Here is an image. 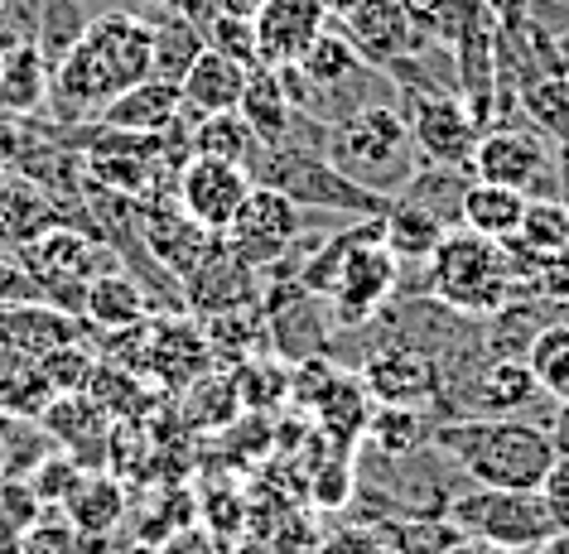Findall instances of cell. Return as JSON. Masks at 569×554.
I'll use <instances>...</instances> for the list:
<instances>
[{"instance_id":"cell-47","label":"cell","mask_w":569,"mask_h":554,"mask_svg":"<svg viewBox=\"0 0 569 554\" xmlns=\"http://www.w3.org/2000/svg\"><path fill=\"white\" fill-rule=\"evenodd\" d=\"M0 304H39V285L24 275V265L0 261Z\"/></svg>"},{"instance_id":"cell-2","label":"cell","mask_w":569,"mask_h":554,"mask_svg":"<svg viewBox=\"0 0 569 554\" xmlns=\"http://www.w3.org/2000/svg\"><path fill=\"white\" fill-rule=\"evenodd\" d=\"M430 444L473 482V487L536 492L555 463V444L536 420L517 415H468L439 420Z\"/></svg>"},{"instance_id":"cell-26","label":"cell","mask_w":569,"mask_h":554,"mask_svg":"<svg viewBox=\"0 0 569 554\" xmlns=\"http://www.w3.org/2000/svg\"><path fill=\"white\" fill-rule=\"evenodd\" d=\"M445 232L449 226L445 222H435L430 212H420V208H410V203H396L387 208V218H381V246H387L396 261H416V265H425L435 255V246L445 241Z\"/></svg>"},{"instance_id":"cell-37","label":"cell","mask_w":569,"mask_h":554,"mask_svg":"<svg viewBox=\"0 0 569 554\" xmlns=\"http://www.w3.org/2000/svg\"><path fill=\"white\" fill-rule=\"evenodd\" d=\"M198 506H203V531H212L227 545V540H237L241 531H247V496H241L237 487H212L198 496Z\"/></svg>"},{"instance_id":"cell-12","label":"cell","mask_w":569,"mask_h":554,"mask_svg":"<svg viewBox=\"0 0 569 554\" xmlns=\"http://www.w3.org/2000/svg\"><path fill=\"white\" fill-rule=\"evenodd\" d=\"M362 391L372 395L377 405H416V410H439V366L435 357H425L420 347L406 343H381L372 357H362Z\"/></svg>"},{"instance_id":"cell-7","label":"cell","mask_w":569,"mask_h":554,"mask_svg":"<svg viewBox=\"0 0 569 554\" xmlns=\"http://www.w3.org/2000/svg\"><path fill=\"white\" fill-rule=\"evenodd\" d=\"M473 179L507 183L526 198H560V174H555V145L536 131L531 121L521 125H488L473 150Z\"/></svg>"},{"instance_id":"cell-39","label":"cell","mask_w":569,"mask_h":554,"mask_svg":"<svg viewBox=\"0 0 569 554\" xmlns=\"http://www.w3.org/2000/svg\"><path fill=\"white\" fill-rule=\"evenodd\" d=\"M203 39H208V49L227 53V59L241 63V68L261 63V59H256V30H251V20H237V16H222V10H218V16L208 20Z\"/></svg>"},{"instance_id":"cell-15","label":"cell","mask_w":569,"mask_h":554,"mask_svg":"<svg viewBox=\"0 0 569 554\" xmlns=\"http://www.w3.org/2000/svg\"><path fill=\"white\" fill-rule=\"evenodd\" d=\"M550 395L536 386L526 357H492L473 376V386L463 395V415H517L526 420L536 405H546Z\"/></svg>"},{"instance_id":"cell-28","label":"cell","mask_w":569,"mask_h":554,"mask_svg":"<svg viewBox=\"0 0 569 554\" xmlns=\"http://www.w3.org/2000/svg\"><path fill=\"white\" fill-rule=\"evenodd\" d=\"M261 140L251 135V125L241 121V111H218V117H198L193 131H189V160H227V164H241L256 154Z\"/></svg>"},{"instance_id":"cell-33","label":"cell","mask_w":569,"mask_h":554,"mask_svg":"<svg viewBox=\"0 0 569 554\" xmlns=\"http://www.w3.org/2000/svg\"><path fill=\"white\" fill-rule=\"evenodd\" d=\"M92 24L82 0H39V24H34V44L49 63H59L68 49L82 39V30Z\"/></svg>"},{"instance_id":"cell-22","label":"cell","mask_w":569,"mask_h":554,"mask_svg":"<svg viewBox=\"0 0 569 554\" xmlns=\"http://www.w3.org/2000/svg\"><path fill=\"white\" fill-rule=\"evenodd\" d=\"M473 183V169H459V164H420L410 183L396 198L420 212H430L435 222H445L449 232L463 222V193Z\"/></svg>"},{"instance_id":"cell-16","label":"cell","mask_w":569,"mask_h":554,"mask_svg":"<svg viewBox=\"0 0 569 554\" xmlns=\"http://www.w3.org/2000/svg\"><path fill=\"white\" fill-rule=\"evenodd\" d=\"M179 117H183V97L174 82L146 78V82H136V88H126L111 107H102L97 125H107V131H131V135H164Z\"/></svg>"},{"instance_id":"cell-41","label":"cell","mask_w":569,"mask_h":554,"mask_svg":"<svg viewBox=\"0 0 569 554\" xmlns=\"http://www.w3.org/2000/svg\"><path fill=\"white\" fill-rule=\"evenodd\" d=\"M44 511L49 506L39 502V492L30 487V477H0V516H6V521H16V525L30 531Z\"/></svg>"},{"instance_id":"cell-55","label":"cell","mask_w":569,"mask_h":554,"mask_svg":"<svg viewBox=\"0 0 569 554\" xmlns=\"http://www.w3.org/2000/svg\"><path fill=\"white\" fill-rule=\"evenodd\" d=\"M117 554H160V550H154V545H140V540H131V545H121Z\"/></svg>"},{"instance_id":"cell-27","label":"cell","mask_w":569,"mask_h":554,"mask_svg":"<svg viewBox=\"0 0 569 554\" xmlns=\"http://www.w3.org/2000/svg\"><path fill=\"white\" fill-rule=\"evenodd\" d=\"M208 49L203 30L183 16H154V44H150V78L160 82H183V73L193 68V59Z\"/></svg>"},{"instance_id":"cell-3","label":"cell","mask_w":569,"mask_h":554,"mask_svg":"<svg viewBox=\"0 0 569 554\" xmlns=\"http://www.w3.org/2000/svg\"><path fill=\"white\" fill-rule=\"evenodd\" d=\"M420 294L459 309L468 319H488L492 309H502L511 300H521L517 270H511V255L502 241H488L478 232H445V241L435 246V255L425 261V280Z\"/></svg>"},{"instance_id":"cell-14","label":"cell","mask_w":569,"mask_h":554,"mask_svg":"<svg viewBox=\"0 0 569 554\" xmlns=\"http://www.w3.org/2000/svg\"><path fill=\"white\" fill-rule=\"evenodd\" d=\"M323 24H329V6L323 0H266L261 16L251 20L256 59L270 68L295 63L323 34Z\"/></svg>"},{"instance_id":"cell-13","label":"cell","mask_w":569,"mask_h":554,"mask_svg":"<svg viewBox=\"0 0 569 554\" xmlns=\"http://www.w3.org/2000/svg\"><path fill=\"white\" fill-rule=\"evenodd\" d=\"M183 294L198 314H227V309H247L261 300V270L247 265L241 255L218 236L212 251L198 261V270L183 280Z\"/></svg>"},{"instance_id":"cell-44","label":"cell","mask_w":569,"mask_h":554,"mask_svg":"<svg viewBox=\"0 0 569 554\" xmlns=\"http://www.w3.org/2000/svg\"><path fill=\"white\" fill-rule=\"evenodd\" d=\"M536 496L546 502L555 531H569V459H555V463H550V473L540 477Z\"/></svg>"},{"instance_id":"cell-24","label":"cell","mask_w":569,"mask_h":554,"mask_svg":"<svg viewBox=\"0 0 569 554\" xmlns=\"http://www.w3.org/2000/svg\"><path fill=\"white\" fill-rule=\"evenodd\" d=\"M526 218V193L507 189V183H482L473 179L463 193V226L488 241H511L521 232Z\"/></svg>"},{"instance_id":"cell-49","label":"cell","mask_w":569,"mask_h":554,"mask_svg":"<svg viewBox=\"0 0 569 554\" xmlns=\"http://www.w3.org/2000/svg\"><path fill=\"white\" fill-rule=\"evenodd\" d=\"M0 554H24V525L0 516Z\"/></svg>"},{"instance_id":"cell-36","label":"cell","mask_w":569,"mask_h":554,"mask_svg":"<svg viewBox=\"0 0 569 554\" xmlns=\"http://www.w3.org/2000/svg\"><path fill=\"white\" fill-rule=\"evenodd\" d=\"M305 487H309V502H315L319 511H343L352 502V492H358V463L348 459V449L323 453Z\"/></svg>"},{"instance_id":"cell-53","label":"cell","mask_w":569,"mask_h":554,"mask_svg":"<svg viewBox=\"0 0 569 554\" xmlns=\"http://www.w3.org/2000/svg\"><path fill=\"white\" fill-rule=\"evenodd\" d=\"M323 6H329V20H343V16H352V10L372 6V0H323Z\"/></svg>"},{"instance_id":"cell-17","label":"cell","mask_w":569,"mask_h":554,"mask_svg":"<svg viewBox=\"0 0 569 554\" xmlns=\"http://www.w3.org/2000/svg\"><path fill=\"white\" fill-rule=\"evenodd\" d=\"M241 88H247V68L232 63L218 49H203L189 73H183L179 97L189 117H218V111H237Z\"/></svg>"},{"instance_id":"cell-21","label":"cell","mask_w":569,"mask_h":554,"mask_svg":"<svg viewBox=\"0 0 569 554\" xmlns=\"http://www.w3.org/2000/svg\"><path fill=\"white\" fill-rule=\"evenodd\" d=\"M82 314H88L102 333H121L150 319V294L136 285L126 270H102V275L82 294Z\"/></svg>"},{"instance_id":"cell-52","label":"cell","mask_w":569,"mask_h":554,"mask_svg":"<svg viewBox=\"0 0 569 554\" xmlns=\"http://www.w3.org/2000/svg\"><path fill=\"white\" fill-rule=\"evenodd\" d=\"M531 554H569V531H550Z\"/></svg>"},{"instance_id":"cell-6","label":"cell","mask_w":569,"mask_h":554,"mask_svg":"<svg viewBox=\"0 0 569 554\" xmlns=\"http://www.w3.org/2000/svg\"><path fill=\"white\" fill-rule=\"evenodd\" d=\"M449 521L459 525L468 540H482V545L497 550H536L555 525L550 511L536 492H502V487H468L449 502Z\"/></svg>"},{"instance_id":"cell-30","label":"cell","mask_w":569,"mask_h":554,"mask_svg":"<svg viewBox=\"0 0 569 554\" xmlns=\"http://www.w3.org/2000/svg\"><path fill=\"white\" fill-rule=\"evenodd\" d=\"M517 102L526 111V121H531L550 145H565L569 140V82L565 78H546V73L521 78Z\"/></svg>"},{"instance_id":"cell-54","label":"cell","mask_w":569,"mask_h":554,"mask_svg":"<svg viewBox=\"0 0 569 554\" xmlns=\"http://www.w3.org/2000/svg\"><path fill=\"white\" fill-rule=\"evenodd\" d=\"M449 554H517V550H497V545H482V540H463V545L449 550Z\"/></svg>"},{"instance_id":"cell-48","label":"cell","mask_w":569,"mask_h":554,"mask_svg":"<svg viewBox=\"0 0 569 554\" xmlns=\"http://www.w3.org/2000/svg\"><path fill=\"white\" fill-rule=\"evenodd\" d=\"M546 434L555 444V459H569V401H555L550 420H546Z\"/></svg>"},{"instance_id":"cell-51","label":"cell","mask_w":569,"mask_h":554,"mask_svg":"<svg viewBox=\"0 0 569 554\" xmlns=\"http://www.w3.org/2000/svg\"><path fill=\"white\" fill-rule=\"evenodd\" d=\"M555 174H560V203H569V140L555 145Z\"/></svg>"},{"instance_id":"cell-4","label":"cell","mask_w":569,"mask_h":554,"mask_svg":"<svg viewBox=\"0 0 569 554\" xmlns=\"http://www.w3.org/2000/svg\"><path fill=\"white\" fill-rule=\"evenodd\" d=\"M323 160H329L338 174H348L352 183H362L367 193L391 198V203L410 183V174L425 164L416 140H410L401 107H367L358 117L329 125Z\"/></svg>"},{"instance_id":"cell-43","label":"cell","mask_w":569,"mask_h":554,"mask_svg":"<svg viewBox=\"0 0 569 554\" xmlns=\"http://www.w3.org/2000/svg\"><path fill=\"white\" fill-rule=\"evenodd\" d=\"M540 300H550L555 309H569V246L565 251H550L540 255L536 265V285H531Z\"/></svg>"},{"instance_id":"cell-35","label":"cell","mask_w":569,"mask_h":554,"mask_svg":"<svg viewBox=\"0 0 569 554\" xmlns=\"http://www.w3.org/2000/svg\"><path fill=\"white\" fill-rule=\"evenodd\" d=\"M517 241L540 255L565 251L569 246V203H560V198H526V218H521Z\"/></svg>"},{"instance_id":"cell-56","label":"cell","mask_w":569,"mask_h":554,"mask_svg":"<svg viewBox=\"0 0 569 554\" xmlns=\"http://www.w3.org/2000/svg\"><path fill=\"white\" fill-rule=\"evenodd\" d=\"M406 6H410V10H420V6H435V0H406Z\"/></svg>"},{"instance_id":"cell-10","label":"cell","mask_w":569,"mask_h":554,"mask_svg":"<svg viewBox=\"0 0 569 554\" xmlns=\"http://www.w3.org/2000/svg\"><path fill=\"white\" fill-rule=\"evenodd\" d=\"M401 117L410 125V140H416L425 164H459V169L473 164L482 125H478L473 111H468L463 97H453V92H445V97H406Z\"/></svg>"},{"instance_id":"cell-46","label":"cell","mask_w":569,"mask_h":554,"mask_svg":"<svg viewBox=\"0 0 569 554\" xmlns=\"http://www.w3.org/2000/svg\"><path fill=\"white\" fill-rule=\"evenodd\" d=\"M160 554H227V545L212 531H203V525H183V531L164 540Z\"/></svg>"},{"instance_id":"cell-29","label":"cell","mask_w":569,"mask_h":554,"mask_svg":"<svg viewBox=\"0 0 569 554\" xmlns=\"http://www.w3.org/2000/svg\"><path fill=\"white\" fill-rule=\"evenodd\" d=\"M0 343L20 347V352H53V347H73V323L59 319L44 304H16L0 314Z\"/></svg>"},{"instance_id":"cell-32","label":"cell","mask_w":569,"mask_h":554,"mask_svg":"<svg viewBox=\"0 0 569 554\" xmlns=\"http://www.w3.org/2000/svg\"><path fill=\"white\" fill-rule=\"evenodd\" d=\"M526 366L550 401H569V309L526 347Z\"/></svg>"},{"instance_id":"cell-34","label":"cell","mask_w":569,"mask_h":554,"mask_svg":"<svg viewBox=\"0 0 569 554\" xmlns=\"http://www.w3.org/2000/svg\"><path fill=\"white\" fill-rule=\"evenodd\" d=\"M183 410H189V424H198V430H212V424L227 430L237 415H247V410H241V395H237V376L227 372V366L222 372H208L203 381H198Z\"/></svg>"},{"instance_id":"cell-11","label":"cell","mask_w":569,"mask_h":554,"mask_svg":"<svg viewBox=\"0 0 569 554\" xmlns=\"http://www.w3.org/2000/svg\"><path fill=\"white\" fill-rule=\"evenodd\" d=\"M256 189L251 174L241 164H227V160H183L179 179H174V198L179 208L189 212V218L203 226V232L222 236L227 226L237 222L241 203H247V193Z\"/></svg>"},{"instance_id":"cell-50","label":"cell","mask_w":569,"mask_h":554,"mask_svg":"<svg viewBox=\"0 0 569 554\" xmlns=\"http://www.w3.org/2000/svg\"><path fill=\"white\" fill-rule=\"evenodd\" d=\"M261 6H266V0H218L222 16H237V20H256V16H261Z\"/></svg>"},{"instance_id":"cell-23","label":"cell","mask_w":569,"mask_h":554,"mask_svg":"<svg viewBox=\"0 0 569 554\" xmlns=\"http://www.w3.org/2000/svg\"><path fill=\"white\" fill-rule=\"evenodd\" d=\"M59 511L82 535H111L126 521V482L102 473V467H97V473H82L73 496H68Z\"/></svg>"},{"instance_id":"cell-19","label":"cell","mask_w":569,"mask_h":554,"mask_svg":"<svg viewBox=\"0 0 569 554\" xmlns=\"http://www.w3.org/2000/svg\"><path fill=\"white\" fill-rule=\"evenodd\" d=\"M241 121L251 125V135L261 140V145H284L290 140V125H295V107L290 97L280 88V73L270 63H256L247 68V88H241Z\"/></svg>"},{"instance_id":"cell-38","label":"cell","mask_w":569,"mask_h":554,"mask_svg":"<svg viewBox=\"0 0 569 554\" xmlns=\"http://www.w3.org/2000/svg\"><path fill=\"white\" fill-rule=\"evenodd\" d=\"M24 554H82V531L59 506H49L44 516L24 531Z\"/></svg>"},{"instance_id":"cell-40","label":"cell","mask_w":569,"mask_h":554,"mask_svg":"<svg viewBox=\"0 0 569 554\" xmlns=\"http://www.w3.org/2000/svg\"><path fill=\"white\" fill-rule=\"evenodd\" d=\"M82 473H88V467H78L73 459H68V453L53 449L49 459L30 473V487L39 492V502H44V506H63L68 496H73V487L82 482Z\"/></svg>"},{"instance_id":"cell-45","label":"cell","mask_w":569,"mask_h":554,"mask_svg":"<svg viewBox=\"0 0 569 554\" xmlns=\"http://www.w3.org/2000/svg\"><path fill=\"white\" fill-rule=\"evenodd\" d=\"M319 545H323V535L309 531L305 516L284 521L280 531H266V550H270V554H319Z\"/></svg>"},{"instance_id":"cell-8","label":"cell","mask_w":569,"mask_h":554,"mask_svg":"<svg viewBox=\"0 0 569 554\" xmlns=\"http://www.w3.org/2000/svg\"><path fill=\"white\" fill-rule=\"evenodd\" d=\"M396 285H401V261L381 246V226H377V232H367L362 241H352L343 265H338L333 290H329L333 323H343V329L372 323L377 309L396 294Z\"/></svg>"},{"instance_id":"cell-5","label":"cell","mask_w":569,"mask_h":554,"mask_svg":"<svg viewBox=\"0 0 569 554\" xmlns=\"http://www.w3.org/2000/svg\"><path fill=\"white\" fill-rule=\"evenodd\" d=\"M247 174H251V183L280 189L295 208H309V212H333V218H387V208H391V198L367 193L362 183L338 174L323 154L290 150V145H256V154L247 160Z\"/></svg>"},{"instance_id":"cell-31","label":"cell","mask_w":569,"mask_h":554,"mask_svg":"<svg viewBox=\"0 0 569 554\" xmlns=\"http://www.w3.org/2000/svg\"><path fill=\"white\" fill-rule=\"evenodd\" d=\"M372 531L387 540L391 554H449L468 540L449 516H396L372 525Z\"/></svg>"},{"instance_id":"cell-25","label":"cell","mask_w":569,"mask_h":554,"mask_svg":"<svg viewBox=\"0 0 569 554\" xmlns=\"http://www.w3.org/2000/svg\"><path fill=\"white\" fill-rule=\"evenodd\" d=\"M439 415H425V410L416 405H381L372 420H367V434L362 444L387 453V459H406V453H420L425 444H430Z\"/></svg>"},{"instance_id":"cell-9","label":"cell","mask_w":569,"mask_h":554,"mask_svg":"<svg viewBox=\"0 0 569 554\" xmlns=\"http://www.w3.org/2000/svg\"><path fill=\"white\" fill-rule=\"evenodd\" d=\"M300 232H305L300 208H295L280 189L256 183V189L247 193V203H241V212H237V222L222 232V241L247 265H256L266 275L270 265H280L284 255H290V246L300 241Z\"/></svg>"},{"instance_id":"cell-42","label":"cell","mask_w":569,"mask_h":554,"mask_svg":"<svg viewBox=\"0 0 569 554\" xmlns=\"http://www.w3.org/2000/svg\"><path fill=\"white\" fill-rule=\"evenodd\" d=\"M319 554H391V550H387V540H381L372 525L343 521V525H333V531L323 535Z\"/></svg>"},{"instance_id":"cell-18","label":"cell","mask_w":569,"mask_h":554,"mask_svg":"<svg viewBox=\"0 0 569 554\" xmlns=\"http://www.w3.org/2000/svg\"><path fill=\"white\" fill-rule=\"evenodd\" d=\"M49 78L53 63L39 53V44H16L0 53V117L24 121L49 107Z\"/></svg>"},{"instance_id":"cell-1","label":"cell","mask_w":569,"mask_h":554,"mask_svg":"<svg viewBox=\"0 0 569 554\" xmlns=\"http://www.w3.org/2000/svg\"><path fill=\"white\" fill-rule=\"evenodd\" d=\"M150 44H154V20L131 16V10L92 16L78 44L53 63L49 78L53 117L63 125L97 121L102 107H111L126 88L150 78Z\"/></svg>"},{"instance_id":"cell-20","label":"cell","mask_w":569,"mask_h":554,"mask_svg":"<svg viewBox=\"0 0 569 554\" xmlns=\"http://www.w3.org/2000/svg\"><path fill=\"white\" fill-rule=\"evenodd\" d=\"M59 226L53 198L34 179H6L0 183V246H30Z\"/></svg>"}]
</instances>
